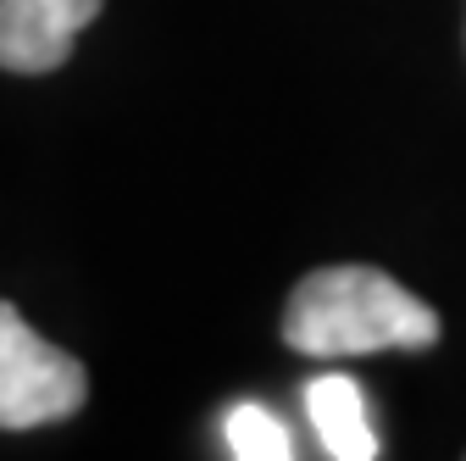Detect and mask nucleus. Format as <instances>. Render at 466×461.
I'll return each mask as SVG.
<instances>
[{"mask_svg":"<svg viewBox=\"0 0 466 461\" xmlns=\"http://www.w3.org/2000/svg\"><path fill=\"white\" fill-rule=\"evenodd\" d=\"M283 339L300 356L428 351L439 339V317L428 301H417L378 267H322L289 295Z\"/></svg>","mask_w":466,"mask_h":461,"instance_id":"f257e3e1","label":"nucleus"},{"mask_svg":"<svg viewBox=\"0 0 466 461\" xmlns=\"http://www.w3.org/2000/svg\"><path fill=\"white\" fill-rule=\"evenodd\" d=\"M89 373L0 301V428H50L84 412Z\"/></svg>","mask_w":466,"mask_h":461,"instance_id":"f03ea898","label":"nucleus"},{"mask_svg":"<svg viewBox=\"0 0 466 461\" xmlns=\"http://www.w3.org/2000/svg\"><path fill=\"white\" fill-rule=\"evenodd\" d=\"M106 0H0V67L56 73Z\"/></svg>","mask_w":466,"mask_h":461,"instance_id":"7ed1b4c3","label":"nucleus"},{"mask_svg":"<svg viewBox=\"0 0 466 461\" xmlns=\"http://www.w3.org/2000/svg\"><path fill=\"white\" fill-rule=\"evenodd\" d=\"M300 406L311 417V434L322 439V450L333 461H372L383 450L378 428H372V412H367V394L356 378L344 373H317L306 389H300Z\"/></svg>","mask_w":466,"mask_h":461,"instance_id":"20e7f679","label":"nucleus"},{"mask_svg":"<svg viewBox=\"0 0 466 461\" xmlns=\"http://www.w3.org/2000/svg\"><path fill=\"white\" fill-rule=\"evenodd\" d=\"M222 450L233 461H289L295 456V434H289V423L272 406L239 400V406L222 412Z\"/></svg>","mask_w":466,"mask_h":461,"instance_id":"39448f33","label":"nucleus"}]
</instances>
